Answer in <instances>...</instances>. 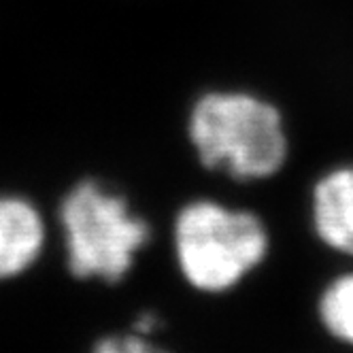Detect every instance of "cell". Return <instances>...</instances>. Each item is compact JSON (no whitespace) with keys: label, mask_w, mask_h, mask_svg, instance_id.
Wrapping results in <instances>:
<instances>
[{"label":"cell","mask_w":353,"mask_h":353,"mask_svg":"<svg viewBox=\"0 0 353 353\" xmlns=\"http://www.w3.org/2000/svg\"><path fill=\"white\" fill-rule=\"evenodd\" d=\"M43 245L39 213L23 200L0 198V279L34 262Z\"/></svg>","instance_id":"obj_5"},{"label":"cell","mask_w":353,"mask_h":353,"mask_svg":"<svg viewBox=\"0 0 353 353\" xmlns=\"http://www.w3.org/2000/svg\"><path fill=\"white\" fill-rule=\"evenodd\" d=\"M313 217L327 245L353 256V166L336 168L317 183Z\"/></svg>","instance_id":"obj_4"},{"label":"cell","mask_w":353,"mask_h":353,"mask_svg":"<svg viewBox=\"0 0 353 353\" xmlns=\"http://www.w3.org/2000/svg\"><path fill=\"white\" fill-rule=\"evenodd\" d=\"M321 317L332 334L353 343V274L343 276L323 294Z\"/></svg>","instance_id":"obj_6"},{"label":"cell","mask_w":353,"mask_h":353,"mask_svg":"<svg viewBox=\"0 0 353 353\" xmlns=\"http://www.w3.org/2000/svg\"><path fill=\"white\" fill-rule=\"evenodd\" d=\"M96 353H160V351L137 336H130L123 341H105Z\"/></svg>","instance_id":"obj_7"},{"label":"cell","mask_w":353,"mask_h":353,"mask_svg":"<svg viewBox=\"0 0 353 353\" xmlns=\"http://www.w3.org/2000/svg\"><path fill=\"white\" fill-rule=\"evenodd\" d=\"M68 236L70 270L77 276L117 281L132 264V254L149 236L147 223L134 219L121 198L85 181L74 188L62 207Z\"/></svg>","instance_id":"obj_3"},{"label":"cell","mask_w":353,"mask_h":353,"mask_svg":"<svg viewBox=\"0 0 353 353\" xmlns=\"http://www.w3.org/2000/svg\"><path fill=\"white\" fill-rule=\"evenodd\" d=\"M266 232L249 213L213 203L190 205L176 219V254L188 279L209 292L234 285L266 254Z\"/></svg>","instance_id":"obj_2"},{"label":"cell","mask_w":353,"mask_h":353,"mask_svg":"<svg viewBox=\"0 0 353 353\" xmlns=\"http://www.w3.org/2000/svg\"><path fill=\"white\" fill-rule=\"evenodd\" d=\"M190 132L205 166L225 168L236 179L274 174L288 156L279 111L254 96H205L194 109Z\"/></svg>","instance_id":"obj_1"}]
</instances>
